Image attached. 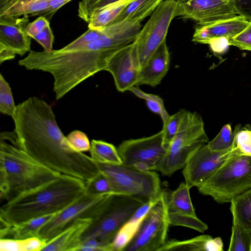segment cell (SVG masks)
<instances>
[{
  "label": "cell",
  "mask_w": 251,
  "mask_h": 251,
  "mask_svg": "<svg viewBox=\"0 0 251 251\" xmlns=\"http://www.w3.org/2000/svg\"><path fill=\"white\" fill-rule=\"evenodd\" d=\"M12 118L19 145L45 166L85 182L99 173L96 162L71 147L51 106L44 100L28 98L17 105Z\"/></svg>",
  "instance_id": "cell-1"
},
{
  "label": "cell",
  "mask_w": 251,
  "mask_h": 251,
  "mask_svg": "<svg viewBox=\"0 0 251 251\" xmlns=\"http://www.w3.org/2000/svg\"><path fill=\"white\" fill-rule=\"evenodd\" d=\"M137 34L136 26L131 22L114 23L102 28L97 40L83 47L49 51L31 50L18 63L28 70L50 74L53 78V91L59 100L82 82L104 71L111 57L132 43Z\"/></svg>",
  "instance_id": "cell-2"
},
{
  "label": "cell",
  "mask_w": 251,
  "mask_h": 251,
  "mask_svg": "<svg viewBox=\"0 0 251 251\" xmlns=\"http://www.w3.org/2000/svg\"><path fill=\"white\" fill-rule=\"evenodd\" d=\"M86 182L61 174L57 179L6 202L0 209V221L10 225L59 212L85 192Z\"/></svg>",
  "instance_id": "cell-3"
},
{
  "label": "cell",
  "mask_w": 251,
  "mask_h": 251,
  "mask_svg": "<svg viewBox=\"0 0 251 251\" xmlns=\"http://www.w3.org/2000/svg\"><path fill=\"white\" fill-rule=\"evenodd\" d=\"M38 162L19 145L14 132L0 135V199L6 202L60 176Z\"/></svg>",
  "instance_id": "cell-4"
},
{
  "label": "cell",
  "mask_w": 251,
  "mask_h": 251,
  "mask_svg": "<svg viewBox=\"0 0 251 251\" xmlns=\"http://www.w3.org/2000/svg\"><path fill=\"white\" fill-rule=\"evenodd\" d=\"M197 187L201 194L210 196L219 203H230L251 188V156L231 157Z\"/></svg>",
  "instance_id": "cell-5"
},
{
  "label": "cell",
  "mask_w": 251,
  "mask_h": 251,
  "mask_svg": "<svg viewBox=\"0 0 251 251\" xmlns=\"http://www.w3.org/2000/svg\"><path fill=\"white\" fill-rule=\"evenodd\" d=\"M100 171L109 179L115 194L125 195L145 201L159 198L162 190L154 171H141L132 166L97 162Z\"/></svg>",
  "instance_id": "cell-6"
},
{
  "label": "cell",
  "mask_w": 251,
  "mask_h": 251,
  "mask_svg": "<svg viewBox=\"0 0 251 251\" xmlns=\"http://www.w3.org/2000/svg\"><path fill=\"white\" fill-rule=\"evenodd\" d=\"M145 202L129 196L114 195L101 215L85 231L82 242L94 239L105 248L106 251H111V244L119 230Z\"/></svg>",
  "instance_id": "cell-7"
},
{
  "label": "cell",
  "mask_w": 251,
  "mask_h": 251,
  "mask_svg": "<svg viewBox=\"0 0 251 251\" xmlns=\"http://www.w3.org/2000/svg\"><path fill=\"white\" fill-rule=\"evenodd\" d=\"M114 195L92 194L85 192L43 226L38 236L48 242L79 219L89 218L94 222L104 211Z\"/></svg>",
  "instance_id": "cell-8"
},
{
  "label": "cell",
  "mask_w": 251,
  "mask_h": 251,
  "mask_svg": "<svg viewBox=\"0 0 251 251\" xmlns=\"http://www.w3.org/2000/svg\"><path fill=\"white\" fill-rule=\"evenodd\" d=\"M208 142L204 122L200 116L172 140L153 171L164 176H172L177 170L183 169L193 153Z\"/></svg>",
  "instance_id": "cell-9"
},
{
  "label": "cell",
  "mask_w": 251,
  "mask_h": 251,
  "mask_svg": "<svg viewBox=\"0 0 251 251\" xmlns=\"http://www.w3.org/2000/svg\"><path fill=\"white\" fill-rule=\"evenodd\" d=\"M167 199V192L162 190L137 233L124 251H158L164 245L171 225Z\"/></svg>",
  "instance_id": "cell-10"
},
{
  "label": "cell",
  "mask_w": 251,
  "mask_h": 251,
  "mask_svg": "<svg viewBox=\"0 0 251 251\" xmlns=\"http://www.w3.org/2000/svg\"><path fill=\"white\" fill-rule=\"evenodd\" d=\"M176 0H164L154 10L135 40L141 68L166 40L168 29L176 17Z\"/></svg>",
  "instance_id": "cell-11"
},
{
  "label": "cell",
  "mask_w": 251,
  "mask_h": 251,
  "mask_svg": "<svg viewBox=\"0 0 251 251\" xmlns=\"http://www.w3.org/2000/svg\"><path fill=\"white\" fill-rule=\"evenodd\" d=\"M242 155L238 149L233 147L228 151H215L207 144L197 149L191 156L182 174L185 183L191 188L197 187L209 178L227 159Z\"/></svg>",
  "instance_id": "cell-12"
},
{
  "label": "cell",
  "mask_w": 251,
  "mask_h": 251,
  "mask_svg": "<svg viewBox=\"0 0 251 251\" xmlns=\"http://www.w3.org/2000/svg\"><path fill=\"white\" fill-rule=\"evenodd\" d=\"M166 149L162 129L150 136L125 140L117 147L123 164L132 166L144 163L150 166L151 171H153Z\"/></svg>",
  "instance_id": "cell-13"
},
{
  "label": "cell",
  "mask_w": 251,
  "mask_h": 251,
  "mask_svg": "<svg viewBox=\"0 0 251 251\" xmlns=\"http://www.w3.org/2000/svg\"><path fill=\"white\" fill-rule=\"evenodd\" d=\"M28 15L22 17H0V63L23 56L31 50V38L26 28Z\"/></svg>",
  "instance_id": "cell-14"
},
{
  "label": "cell",
  "mask_w": 251,
  "mask_h": 251,
  "mask_svg": "<svg viewBox=\"0 0 251 251\" xmlns=\"http://www.w3.org/2000/svg\"><path fill=\"white\" fill-rule=\"evenodd\" d=\"M176 16L207 23L239 15L235 0H176Z\"/></svg>",
  "instance_id": "cell-15"
},
{
  "label": "cell",
  "mask_w": 251,
  "mask_h": 251,
  "mask_svg": "<svg viewBox=\"0 0 251 251\" xmlns=\"http://www.w3.org/2000/svg\"><path fill=\"white\" fill-rule=\"evenodd\" d=\"M141 69L136 43H132L118 50L109 60L104 71L113 76L117 90L129 91L138 84Z\"/></svg>",
  "instance_id": "cell-16"
},
{
  "label": "cell",
  "mask_w": 251,
  "mask_h": 251,
  "mask_svg": "<svg viewBox=\"0 0 251 251\" xmlns=\"http://www.w3.org/2000/svg\"><path fill=\"white\" fill-rule=\"evenodd\" d=\"M245 16L235 17L207 23H198L192 37V41L209 44L213 39L226 37L229 39L240 33L249 24Z\"/></svg>",
  "instance_id": "cell-17"
},
{
  "label": "cell",
  "mask_w": 251,
  "mask_h": 251,
  "mask_svg": "<svg viewBox=\"0 0 251 251\" xmlns=\"http://www.w3.org/2000/svg\"><path fill=\"white\" fill-rule=\"evenodd\" d=\"M170 64V54L165 41L141 69L138 84L155 87L159 84L167 74Z\"/></svg>",
  "instance_id": "cell-18"
},
{
  "label": "cell",
  "mask_w": 251,
  "mask_h": 251,
  "mask_svg": "<svg viewBox=\"0 0 251 251\" xmlns=\"http://www.w3.org/2000/svg\"><path fill=\"white\" fill-rule=\"evenodd\" d=\"M93 223L91 219L78 220L47 242L42 251H79L82 236Z\"/></svg>",
  "instance_id": "cell-19"
},
{
  "label": "cell",
  "mask_w": 251,
  "mask_h": 251,
  "mask_svg": "<svg viewBox=\"0 0 251 251\" xmlns=\"http://www.w3.org/2000/svg\"><path fill=\"white\" fill-rule=\"evenodd\" d=\"M56 213L35 218L15 225L0 222V238L25 239L38 236L39 231L42 226L50 220Z\"/></svg>",
  "instance_id": "cell-20"
},
{
  "label": "cell",
  "mask_w": 251,
  "mask_h": 251,
  "mask_svg": "<svg viewBox=\"0 0 251 251\" xmlns=\"http://www.w3.org/2000/svg\"><path fill=\"white\" fill-rule=\"evenodd\" d=\"M223 251V242L220 237L202 235L182 241L167 240L158 251Z\"/></svg>",
  "instance_id": "cell-21"
},
{
  "label": "cell",
  "mask_w": 251,
  "mask_h": 251,
  "mask_svg": "<svg viewBox=\"0 0 251 251\" xmlns=\"http://www.w3.org/2000/svg\"><path fill=\"white\" fill-rule=\"evenodd\" d=\"M190 189L185 182H182L175 191L167 193L169 214L197 216L190 197Z\"/></svg>",
  "instance_id": "cell-22"
},
{
  "label": "cell",
  "mask_w": 251,
  "mask_h": 251,
  "mask_svg": "<svg viewBox=\"0 0 251 251\" xmlns=\"http://www.w3.org/2000/svg\"><path fill=\"white\" fill-rule=\"evenodd\" d=\"M200 116L196 112H192L185 109L170 115L163 124L165 146L167 148L175 137L192 125Z\"/></svg>",
  "instance_id": "cell-23"
},
{
  "label": "cell",
  "mask_w": 251,
  "mask_h": 251,
  "mask_svg": "<svg viewBox=\"0 0 251 251\" xmlns=\"http://www.w3.org/2000/svg\"><path fill=\"white\" fill-rule=\"evenodd\" d=\"M164 0H134L130 3L113 23L122 21L140 22L151 14Z\"/></svg>",
  "instance_id": "cell-24"
},
{
  "label": "cell",
  "mask_w": 251,
  "mask_h": 251,
  "mask_svg": "<svg viewBox=\"0 0 251 251\" xmlns=\"http://www.w3.org/2000/svg\"><path fill=\"white\" fill-rule=\"evenodd\" d=\"M133 0H120L100 9L91 17L88 23V28L101 29L113 23Z\"/></svg>",
  "instance_id": "cell-25"
},
{
  "label": "cell",
  "mask_w": 251,
  "mask_h": 251,
  "mask_svg": "<svg viewBox=\"0 0 251 251\" xmlns=\"http://www.w3.org/2000/svg\"><path fill=\"white\" fill-rule=\"evenodd\" d=\"M90 157L95 162L108 164H121L123 162L117 148L111 143L100 140L91 141Z\"/></svg>",
  "instance_id": "cell-26"
},
{
  "label": "cell",
  "mask_w": 251,
  "mask_h": 251,
  "mask_svg": "<svg viewBox=\"0 0 251 251\" xmlns=\"http://www.w3.org/2000/svg\"><path fill=\"white\" fill-rule=\"evenodd\" d=\"M233 219L245 228H251V188L230 202Z\"/></svg>",
  "instance_id": "cell-27"
},
{
  "label": "cell",
  "mask_w": 251,
  "mask_h": 251,
  "mask_svg": "<svg viewBox=\"0 0 251 251\" xmlns=\"http://www.w3.org/2000/svg\"><path fill=\"white\" fill-rule=\"evenodd\" d=\"M228 251H251V228H245L232 220Z\"/></svg>",
  "instance_id": "cell-28"
},
{
  "label": "cell",
  "mask_w": 251,
  "mask_h": 251,
  "mask_svg": "<svg viewBox=\"0 0 251 251\" xmlns=\"http://www.w3.org/2000/svg\"><path fill=\"white\" fill-rule=\"evenodd\" d=\"M142 222L129 219L125 224L111 244V251H124L137 233Z\"/></svg>",
  "instance_id": "cell-29"
},
{
  "label": "cell",
  "mask_w": 251,
  "mask_h": 251,
  "mask_svg": "<svg viewBox=\"0 0 251 251\" xmlns=\"http://www.w3.org/2000/svg\"><path fill=\"white\" fill-rule=\"evenodd\" d=\"M129 91L139 98L144 100L148 108L160 116L163 124L165 123L170 115L165 107L163 100L160 97L147 93L135 86L132 87Z\"/></svg>",
  "instance_id": "cell-30"
},
{
  "label": "cell",
  "mask_w": 251,
  "mask_h": 251,
  "mask_svg": "<svg viewBox=\"0 0 251 251\" xmlns=\"http://www.w3.org/2000/svg\"><path fill=\"white\" fill-rule=\"evenodd\" d=\"M234 140V132L230 125H225L218 134L207 145L209 148L215 151H228L232 149Z\"/></svg>",
  "instance_id": "cell-31"
},
{
  "label": "cell",
  "mask_w": 251,
  "mask_h": 251,
  "mask_svg": "<svg viewBox=\"0 0 251 251\" xmlns=\"http://www.w3.org/2000/svg\"><path fill=\"white\" fill-rule=\"evenodd\" d=\"M11 88L1 74L0 75V112L12 117L16 110Z\"/></svg>",
  "instance_id": "cell-32"
},
{
  "label": "cell",
  "mask_w": 251,
  "mask_h": 251,
  "mask_svg": "<svg viewBox=\"0 0 251 251\" xmlns=\"http://www.w3.org/2000/svg\"><path fill=\"white\" fill-rule=\"evenodd\" d=\"M120 0H82L78 6V16L87 24L92 16L102 8Z\"/></svg>",
  "instance_id": "cell-33"
},
{
  "label": "cell",
  "mask_w": 251,
  "mask_h": 251,
  "mask_svg": "<svg viewBox=\"0 0 251 251\" xmlns=\"http://www.w3.org/2000/svg\"><path fill=\"white\" fill-rule=\"evenodd\" d=\"M233 147L237 148L242 155L251 156V125L241 128L238 125L235 127Z\"/></svg>",
  "instance_id": "cell-34"
},
{
  "label": "cell",
  "mask_w": 251,
  "mask_h": 251,
  "mask_svg": "<svg viewBox=\"0 0 251 251\" xmlns=\"http://www.w3.org/2000/svg\"><path fill=\"white\" fill-rule=\"evenodd\" d=\"M85 192L92 194H114L108 177L100 171L94 178L86 182Z\"/></svg>",
  "instance_id": "cell-35"
},
{
  "label": "cell",
  "mask_w": 251,
  "mask_h": 251,
  "mask_svg": "<svg viewBox=\"0 0 251 251\" xmlns=\"http://www.w3.org/2000/svg\"><path fill=\"white\" fill-rule=\"evenodd\" d=\"M169 214V213H168ZM170 225L183 226L203 232L208 229V226L197 216H181L169 214Z\"/></svg>",
  "instance_id": "cell-36"
},
{
  "label": "cell",
  "mask_w": 251,
  "mask_h": 251,
  "mask_svg": "<svg viewBox=\"0 0 251 251\" xmlns=\"http://www.w3.org/2000/svg\"><path fill=\"white\" fill-rule=\"evenodd\" d=\"M66 138L71 147L76 151L85 152L89 151L91 142L86 133L79 130L70 132Z\"/></svg>",
  "instance_id": "cell-37"
},
{
  "label": "cell",
  "mask_w": 251,
  "mask_h": 251,
  "mask_svg": "<svg viewBox=\"0 0 251 251\" xmlns=\"http://www.w3.org/2000/svg\"><path fill=\"white\" fill-rule=\"evenodd\" d=\"M102 29L88 28L84 33L62 48L66 50L75 49L95 41L100 37Z\"/></svg>",
  "instance_id": "cell-38"
},
{
  "label": "cell",
  "mask_w": 251,
  "mask_h": 251,
  "mask_svg": "<svg viewBox=\"0 0 251 251\" xmlns=\"http://www.w3.org/2000/svg\"><path fill=\"white\" fill-rule=\"evenodd\" d=\"M229 46L242 50L251 51V20L248 25L239 34L228 39Z\"/></svg>",
  "instance_id": "cell-39"
},
{
  "label": "cell",
  "mask_w": 251,
  "mask_h": 251,
  "mask_svg": "<svg viewBox=\"0 0 251 251\" xmlns=\"http://www.w3.org/2000/svg\"><path fill=\"white\" fill-rule=\"evenodd\" d=\"M31 38L37 42L42 47L44 51H49L52 50L54 36L50 25Z\"/></svg>",
  "instance_id": "cell-40"
},
{
  "label": "cell",
  "mask_w": 251,
  "mask_h": 251,
  "mask_svg": "<svg viewBox=\"0 0 251 251\" xmlns=\"http://www.w3.org/2000/svg\"><path fill=\"white\" fill-rule=\"evenodd\" d=\"M0 251H25V240L13 238L0 239Z\"/></svg>",
  "instance_id": "cell-41"
},
{
  "label": "cell",
  "mask_w": 251,
  "mask_h": 251,
  "mask_svg": "<svg viewBox=\"0 0 251 251\" xmlns=\"http://www.w3.org/2000/svg\"><path fill=\"white\" fill-rule=\"evenodd\" d=\"M50 25V21L46 18L39 16L35 20L29 23L26 28V32L31 38Z\"/></svg>",
  "instance_id": "cell-42"
},
{
  "label": "cell",
  "mask_w": 251,
  "mask_h": 251,
  "mask_svg": "<svg viewBox=\"0 0 251 251\" xmlns=\"http://www.w3.org/2000/svg\"><path fill=\"white\" fill-rule=\"evenodd\" d=\"M212 50L216 53H223L229 46L228 39L226 37H219L211 40L209 44Z\"/></svg>",
  "instance_id": "cell-43"
},
{
  "label": "cell",
  "mask_w": 251,
  "mask_h": 251,
  "mask_svg": "<svg viewBox=\"0 0 251 251\" xmlns=\"http://www.w3.org/2000/svg\"><path fill=\"white\" fill-rule=\"evenodd\" d=\"M239 15L251 20V0H235Z\"/></svg>",
  "instance_id": "cell-44"
},
{
  "label": "cell",
  "mask_w": 251,
  "mask_h": 251,
  "mask_svg": "<svg viewBox=\"0 0 251 251\" xmlns=\"http://www.w3.org/2000/svg\"><path fill=\"white\" fill-rule=\"evenodd\" d=\"M39 0H23L18 4L8 10L4 15L0 17H12L17 11L24 8V7L33 3Z\"/></svg>",
  "instance_id": "cell-45"
},
{
  "label": "cell",
  "mask_w": 251,
  "mask_h": 251,
  "mask_svg": "<svg viewBox=\"0 0 251 251\" xmlns=\"http://www.w3.org/2000/svg\"><path fill=\"white\" fill-rule=\"evenodd\" d=\"M23 0H0V16Z\"/></svg>",
  "instance_id": "cell-46"
}]
</instances>
